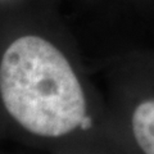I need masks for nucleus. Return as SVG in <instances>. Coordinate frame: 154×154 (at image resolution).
<instances>
[{
    "mask_svg": "<svg viewBox=\"0 0 154 154\" xmlns=\"http://www.w3.org/2000/svg\"><path fill=\"white\" fill-rule=\"evenodd\" d=\"M0 95L7 112L37 136H64L86 118L85 94L71 64L38 36H22L5 50Z\"/></svg>",
    "mask_w": 154,
    "mask_h": 154,
    "instance_id": "f257e3e1",
    "label": "nucleus"
}]
</instances>
